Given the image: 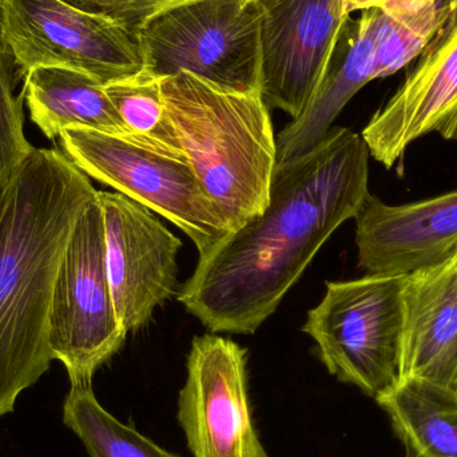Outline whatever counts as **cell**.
<instances>
[{
    "mask_svg": "<svg viewBox=\"0 0 457 457\" xmlns=\"http://www.w3.org/2000/svg\"><path fill=\"white\" fill-rule=\"evenodd\" d=\"M247 351L221 336L193 338L179 421L193 457H270L253 421Z\"/></svg>",
    "mask_w": 457,
    "mask_h": 457,
    "instance_id": "cell-9",
    "label": "cell"
},
{
    "mask_svg": "<svg viewBox=\"0 0 457 457\" xmlns=\"http://www.w3.org/2000/svg\"><path fill=\"white\" fill-rule=\"evenodd\" d=\"M58 139L82 173L173 222L195 242L200 257L230 233L187 157L91 129H67Z\"/></svg>",
    "mask_w": 457,
    "mask_h": 457,
    "instance_id": "cell-6",
    "label": "cell"
},
{
    "mask_svg": "<svg viewBox=\"0 0 457 457\" xmlns=\"http://www.w3.org/2000/svg\"><path fill=\"white\" fill-rule=\"evenodd\" d=\"M128 333L115 313L104 262V216L98 195L88 203L59 266L48 345L71 386H91L96 370L120 352Z\"/></svg>",
    "mask_w": 457,
    "mask_h": 457,
    "instance_id": "cell-7",
    "label": "cell"
},
{
    "mask_svg": "<svg viewBox=\"0 0 457 457\" xmlns=\"http://www.w3.org/2000/svg\"><path fill=\"white\" fill-rule=\"evenodd\" d=\"M416 59L399 90L361 133L370 154L386 169L421 137L436 133L457 142V4Z\"/></svg>",
    "mask_w": 457,
    "mask_h": 457,
    "instance_id": "cell-12",
    "label": "cell"
},
{
    "mask_svg": "<svg viewBox=\"0 0 457 457\" xmlns=\"http://www.w3.org/2000/svg\"><path fill=\"white\" fill-rule=\"evenodd\" d=\"M161 88L185 155L230 231L262 213L277 141L261 94L222 90L187 72L163 78Z\"/></svg>",
    "mask_w": 457,
    "mask_h": 457,
    "instance_id": "cell-3",
    "label": "cell"
},
{
    "mask_svg": "<svg viewBox=\"0 0 457 457\" xmlns=\"http://www.w3.org/2000/svg\"><path fill=\"white\" fill-rule=\"evenodd\" d=\"M378 8L346 21L327 71L303 114L277 137V163L301 157L321 144L344 107L375 80Z\"/></svg>",
    "mask_w": 457,
    "mask_h": 457,
    "instance_id": "cell-15",
    "label": "cell"
},
{
    "mask_svg": "<svg viewBox=\"0 0 457 457\" xmlns=\"http://www.w3.org/2000/svg\"><path fill=\"white\" fill-rule=\"evenodd\" d=\"M23 79L10 51L0 37V190L4 189L35 147L24 136Z\"/></svg>",
    "mask_w": 457,
    "mask_h": 457,
    "instance_id": "cell-21",
    "label": "cell"
},
{
    "mask_svg": "<svg viewBox=\"0 0 457 457\" xmlns=\"http://www.w3.org/2000/svg\"><path fill=\"white\" fill-rule=\"evenodd\" d=\"M136 37L149 77L187 72L222 90L261 94L258 0H190L157 13Z\"/></svg>",
    "mask_w": 457,
    "mask_h": 457,
    "instance_id": "cell-4",
    "label": "cell"
},
{
    "mask_svg": "<svg viewBox=\"0 0 457 457\" xmlns=\"http://www.w3.org/2000/svg\"><path fill=\"white\" fill-rule=\"evenodd\" d=\"M63 423L91 457H181L117 420L99 404L91 386H71L63 403Z\"/></svg>",
    "mask_w": 457,
    "mask_h": 457,
    "instance_id": "cell-19",
    "label": "cell"
},
{
    "mask_svg": "<svg viewBox=\"0 0 457 457\" xmlns=\"http://www.w3.org/2000/svg\"><path fill=\"white\" fill-rule=\"evenodd\" d=\"M261 96L297 120L316 93L351 15L344 0H258Z\"/></svg>",
    "mask_w": 457,
    "mask_h": 457,
    "instance_id": "cell-11",
    "label": "cell"
},
{
    "mask_svg": "<svg viewBox=\"0 0 457 457\" xmlns=\"http://www.w3.org/2000/svg\"><path fill=\"white\" fill-rule=\"evenodd\" d=\"M404 282L395 274L327 282L303 327L328 372L373 399L400 380Z\"/></svg>",
    "mask_w": 457,
    "mask_h": 457,
    "instance_id": "cell-5",
    "label": "cell"
},
{
    "mask_svg": "<svg viewBox=\"0 0 457 457\" xmlns=\"http://www.w3.org/2000/svg\"><path fill=\"white\" fill-rule=\"evenodd\" d=\"M381 0H344L345 3V11L348 15L356 12V11H367L370 8H378Z\"/></svg>",
    "mask_w": 457,
    "mask_h": 457,
    "instance_id": "cell-23",
    "label": "cell"
},
{
    "mask_svg": "<svg viewBox=\"0 0 457 457\" xmlns=\"http://www.w3.org/2000/svg\"><path fill=\"white\" fill-rule=\"evenodd\" d=\"M98 190L61 149H37L0 204V416L53 361L48 321L59 266Z\"/></svg>",
    "mask_w": 457,
    "mask_h": 457,
    "instance_id": "cell-2",
    "label": "cell"
},
{
    "mask_svg": "<svg viewBox=\"0 0 457 457\" xmlns=\"http://www.w3.org/2000/svg\"><path fill=\"white\" fill-rule=\"evenodd\" d=\"M457 0H381L376 26L375 79L412 63L447 23Z\"/></svg>",
    "mask_w": 457,
    "mask_h": 457,
    "instance_id": "cell-18",
    "label": "cell"
},
{
    "mask_svg": "<svg viewBox=\"0 0 457 457\" xmlns=\"http://www.w3.org/2000/svg\"><path fill=\"white\" fill-rule=\"evenodd\" d=\"M457 373V287L445 260L405 276L400 380L453 388Z\"/></svg>",
    "mask_w": 457,
    "mask_h": 457,
    "instance_id": "cell-14",
    "label": "cell"
},
{
    "mask_svg": "<svg viewBox=\"0 0 457 457\" xmlns=\"http://www.w3.org/2000/svg\"><path fill=\"white\" fill-rule=\"evenodd\" d=\"M354 220L360 268L408 276L443 262L455 250L457 190L407 205H388L370 195Z\"/></svg>",
    "mask_w": 457,
    "mask_h": 457,
    "instance_id": "cell-13",
    "label": "cell"
},
{
    "mask_svg": "<svg viewBox=\"0 0 457 457\" xmlns=\"http://www.w3.org/2000/svg\"><path fill=\"white\" fill-rule=\"evenodd\" d=\"M445 263H447L448 270H450L453 282H455L457 287V246L453 250V254L445 260Z\"/></svg>",
    "mask_w": 457,
    "mask_h": 457,
    "instance_id": "cell-24",
    "label": "cell"
},
{
    "mask_svg": "<svg viewBox=\"0 0 457 457\" xmlns=\"http://www.w3.org/2000/svg\"><path fill=\"white\" fill-rule=\"evenodd\" d=\"M375 400L402 443V457H457L455 389L405 378Z\"/></svg>",
    "mask_w": 457,
    "mask_h": 457,
    "instance_id": "cell-17",
    "label": "cell"
},
{
    "mask_svg": "<svg viewBox=\"0 0 457 457\" xmlns=\"http://www.w3.org/2000/svg\"><path fill=\"white\" fill-rule=\"evenodd\" d=\"M361 134L332 128L319 146L277 163L265 211L234 228L179 292L211 332L253 335L276 312L322 245L370 195Z\"/></svg>",
    "mask_w": 457,
    "mask_h": 457,
    "instance_id": "cell-1",
    "label": "cell"
},
{
    "mask_svg": "<svg viewBox=\"0 0 457 457\" xmlns=\"http://www.w3.org/2000/svg\"><path fill=\"white\" fill-rule=\"evenodd\" d=\"M104 91L133 141L169 154L187 157L169 118L161 79L141 71L134 77L104 85Z\"/></svg>",
    "mask_w": 457,
    "mask_h": 457,
    "instance_id": "cell-20",
    "label": "cell"
},
{
    "mask_svg": "<svg viewBox=\"0 0 457 457\" xmlns=\"http://www.w3.org/2000/svg\"><path fill=\"white\" fill-rule=\"evenodd\" d=\"M24 104L48 139L72 128L129 137L128 128L96 78L64 67H35L23 78Z\"/></svg>",
    "mask_w": 457,
    "mask_h": 457,
    "instance_id": "cell-16",
    "label": "cell"
},
{
    "mask_svg": "<svg viewBox=\"0 0 457 457\" xmlns=\"http://www.w3.org/2000/svg\"><path fill=\"white\" fill-rule=\"evenodd\" d=\"M0 37L23 78L64 67L109 85L144 70L136 34L67 0H0Z\"/></svg>",
    "mask_w": 457,
    "mask_h": 457,
    "instance_id": "cell-8",
    "label": "cell"
},
{
    "mask_svg": "<svg viewBox=\"0 0 457 457\" xmlns=\"http://www.w3.org/2000/svg\"><path fill=\"white\" fill-rule=\"evenodd\" d=\"M98 201L115 313L126 333L136 332L179 293L182 242L152 211L120 193L98 192Z\"/></svg>",
    "mask_w": 457,
    "mask_h": 457,
    "instance_id": "cell-10",
    "label": "cell"
},
{
    "mask_svg": "<svg viewBox=\"0 0 457 457\" xmlns=\"http://www.w3.org/2000/svg\"><path fill=\"white\" fill-rule=\"evenodd\" d=\"M2 195H3V190H0V204H2Z\"/></svg>",
    "mask_w": 457,
    "mask_h": 457,
    "instance_id": "cell-26",
    "label": "cell"
},
{
    "mask_svg": "<svg viewBox=\"0 0 457 457\" xmlns=\"http://www.w3.org/2000/svg\"><path fill=\"white\" fill-rule=\"evenodd\" d=\"M71 4L114 19L137 34L157 13L190 0H67Z\"/></svg>",
    "mask_w": 457,
    "mask_h": 457,
    "instance_id": "cell-22",
    "label": "cell"
},
{
    "mask_svg": "<svg viewBox=\"0 0 457 457\" xmlns=\"http://www.w3.org/2000/svg\"><path fill=\"white\" fill-rule=\"evenodd\" d=\"M453 389H455L456 394H457V373H456L455 381H453Z\"/></svg>",
    "mask_w": 457,
    "mask_h": 457,
    "instance_id": "cell-25",
    "label": "cell"
}]
</instances>
